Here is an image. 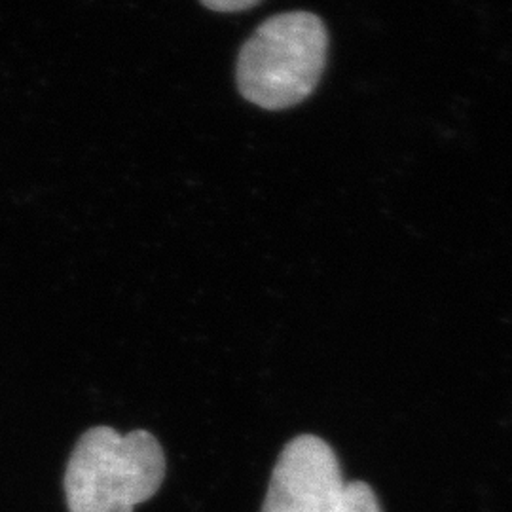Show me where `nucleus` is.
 I'll list each match as a JSON object with an SVG mask.
<instances>
[{
  "instance_id": "obj_1",
  "label": "nucleus",
  "mask_w": 512,
  "mask_h": 512,
  "mask_svg": "<svg viewBox=\"0 0 512 512\" xmlns=\"http://www.w3.org/2000/svg\"><path fill=\"white\" fill-rule=\"evenodd\" d=\"M165 456L148 431L120 435L110 427L86 431L65 471L71 512H133L160 490Z\"/></svg>"
},
{
  "instance_id": "obj_2",
  "label": "nucleus",
  "mask_w": 512,
  "mask_h": 512,
  "mask_svg": "<svg viewBox=\"0 0 512 512\" xmlns=\"http://www.w3.org/2000/svg\"><path fill=\"white\" fill-rule=\"evenodd\" d=\"M327 27L310 12L264 21L238 57V88L256 107L283 110L308 99L325 71Z\"/></svg>"
},
{
  "instance_id": "obj_3",
  "label": "nucleus",
  "mask_w": 512,
  "mask_h": 512,
  "mask_svg": "<svg viewBox=\"0 0 512 512\" xmlns=\"http://www.w3.org/2000/svg\"><path fill=\"white\" fill-rule=\"evenodd\" d=\"M346 484L329 444L300 435L283 448L275 463L262 512H336Z\"/></svg>"
},
{
  "instance_id": "obj_4",
  "label": "nucleus",
  "mask_w": 512,
  "mask_h": 512,
  "mask_svg": "<svg viewBox=\"0 0 512 512\" xmlns=\"http://www.w3.org/2000/svg\"><path fill=\"white\" fill-rule=\"evenodd\" d=\"M336 512H382L378 497L365 482H348Z\"/></svg>"
},
{
  "instance_id": "obj_5",
  "label": "nucleus",
  "mask_w": 512,
  "mask_h": 512,
  "mask_svg": "<svg viewBox=\"0 0 512 512\" xmlns=\"http://www.w3.org/2000/svg\"><path fill=\"white\" fill-rule=\"evenodd\" d=\"M260 0H202L203 6H207L209 10L222 12V14H230V12H243L256 6Z\"/></svg>"
}]
</instances>
